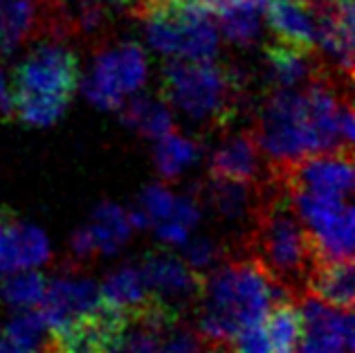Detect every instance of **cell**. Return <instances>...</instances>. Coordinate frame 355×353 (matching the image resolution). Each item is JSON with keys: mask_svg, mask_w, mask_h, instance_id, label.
Here are the masks:
<instances>
[{"mask_svg": "<svg viewBox=\"0 0 355 353\" xmlns=\"http://www.w3.org/2000/svg\"><path fill=\"white\" fill-rule=\"evenodd\" d=\"M270 166H286L317 153L302 88H275L261 104L252 126Z\"/></svg>", "mask_w": 355, "mask_h": 353, "instance_id": "7a4b0ae2", "label": "cell"}, {"mask_svg": "<svg viewBox=\"0 0 355 353\" xmlns=\"http://www.w3.org/2000/svg\"><path fill=\"white\" fill-rule=\"evenodd\" d=\"M173 193L164 184H148L139 196V209L148 218V223H157L169 216L173 205Z\"/></svg>", "mask_w": 355, "mask_h": 353, "instance_id": "4316f807", "label": "cell"}, {"mask_svg": "<svg viewBox=\"0 0 355 353\" xmlns=\"http://www.w3.org/2000/svg\"><path fill=\"white\" fill-rule=\"evenodd\" d=\"M12 216L9 212H5V209H0V243H3V234H5V223H7V218Z\"/></svg>", "mask_w": 355, "mask_h": 353, "instance_id": "1f68e13d", "label": "cell"}, {"mask_svg": "<svg viewBox=\"0 0 355 353\" xmlns=\"http://www.w3.org/2000/svg\"><path fill=\"white\" fill-rule=\"evenodd\" d=\"M86 227L90 230L99 255L119 252L130 239V232H133V225L128 221V212H124L115 203H99Z\"/></svg>", "mask_w": 355, "mask_h": 353, "instance_id": "ac0fdd59", "label": "cell"}, {"mask_svg": "<svg viewBox=\"0 0 355 353\" xmlns=\"http://www.w3.org/2000/svg\"><path fill=\"white\" fill-rule=\"evenodd\" d=\"M288 189H304L326 196L349 198L353 191V155L351 151L313 153L286 164L272 166Z\"/></svg>", "mask_w": 355, "mask_h": 353, "instance_id": "8992f818", "label": "cell"}, {"mask_svg": "<svg viewBox=\"0 0 355 353\" xmlns=\"http://www.w3.org/2000/svg\"><path fill=\"white\" fill-rule=\"evenodd\" d=\"M268 0H230L216 14L218 34L234 45H254L261 36Z\"/></svg>", "mask_w": 355, "mask_h": 353, "instance_id": "2e32d148", "label": "cell"}, {"mask_svg": "<svg viewBox=\"0 0 355 353\" xmlns=\"http://www.w3.org/2000/svg\"><path fill=\"white\" fill-rule=\"evenodd\" d=\"M12 113L30 126H52L63 117L70 99L50 95H30V92H12Z\"/></svg>", "mask_w": 355, "mask_h": 353, "instance_id": "7402d4cb", "label": "cell"}, {"mask_svg": "<svg viewBox=\"0 0 355 353\" xmlns=\"http://www.w3.org/2000/svg\"><path fill=\"white\" fill-rule=\"evenodd\" d=\"M79 83L77 54L57 39L39 43L14 70L12 92L70 99Z\"/></svg>", "mask_w": 355, "mask_h": 353, "instance_id": "277c9868", "label": "cell"}, {"mask_svg": "<svg viewBox=\"0 0 355 353\" xmlns=\"http://www.w3.org/2000/svg\"><path fill=\"white\" fill-rule=\"evenodd\" d=\"M263 182H245L209 175V180L202 184V200L223 223L239 230L241 236L245 239L261 207V200H263Z\"/></svg>", "mask_w": 355, "mask_h": 353, "instance_id": "ba28073f", "label": "cell"}, {"mask_svg": "<svg viewBox=\"0 0 355 353\" xmlns=\"http://www.w3.org/2000/svg\"><path fill=\"white\" fill-rule=\"evenodd\" d=\"M45 286L48 282L41 273L14 270V275L9 273L7 279L0 282V300L14 309H32V306H39Z\"/></svg>", "mask_w": 355, "mask_h": 353, "instance_id": "cb8c5ba5", "label": "cell"}, {"mask_svg": "<svg viewBox=\"0 0 355 353\" xmlns=\"http://www.w3.org/2000/svg\"><path fill=\"white\" fill-rule=\"evenodd\" d=\"M50 259V241L41 227L9 216L0 243V275L36 268Z\"/></svg>", "mask_w": 355, "mask_h": 353, "instance_id": "7c38bea8", "label": "cell"}, {"mask_svg": "<svg viewBox=\"0 0 355 353\" xmlns=\"http://www.w3.org/2000/svg\"><path fill=\"white\" fill-rule=\"evenodd\" d=\"M9 113H12V95H9L5 74L3 68H0V115H9Z\"/></svg>", "mask_w": 355, "mask_h": 353, "instance_id": "4dcf8cb0", "label": "cell"}, {"mask_svg": "<svg viewBox=\"0 0 355 353\" xmlns=\"http://www.w3.org/2000/svg\"><path fill=\"white\" fill-rule=\"evenodd\" d=\"M104 302L99 286L86 277H57L45 286L39 313L50 331L61 329L79 315L95 311Z\"/></svg>", "mask_w": 355, "mask_h": 353, "instance_id": "30bf717a", "label": "cell"}, {"mask_svg": "<svg viewBox=\"0 0 355 353\" xmlns=\"http://www.w3.org/2000/svg\"><path fill=\"white\" fill-rule=\"evenodd\" d=\"M155 234L162 243H169V246H182L187 239H189V230H184L182 225L178 223L164 218V221H157L155 223Z\"/></svg>", "mask_w": 355, "mask_h": 353, "instance_id": "f1b7e54d", "label": "cell"}, {"mask_svg": "<svg viewBox=\"0 0 355 353\" xmlns=\"http://www.w3.org/2000/svg\"><path fill=\"white\" fill-rule=\"evenodd\" d=\"M162 92L169 106L193 122L227 126L239 113L243 83L216 61L173 59L162 68Z\"/></svg>", "mask_w": 355, "mask_h": 353, "instance_id": "6da1fadb", "label": "cell"}, {"mask_svg": "<svg viewBox=\"0 0 355 353\" xmlns=\"http://www.w3.org/2000/svg\"><path fill=\"white\" fill-rule=\"evenodd\" d=\"M72 255L74 259H79V261H86V259H92L97 252V246H95V241H92V234H90V230L83 225L81 230H77L72 234Z\"/></svg>", "mask_w": 355, "mask_h": 353, "instance_id": "f546056e", "label": "cell"}, {"mask_svg": "<svg viewBox=\"0 0 355 353\" xmlns=\"http://www.w3.org/2000/svg\"><path fill=\"white\" fill-rule=\"evenodd\" d=\"M113 3H121V5H126V0H113Z\"/></svg>", "mask_w": 355, "mask_h": 353, "instance_id": "d6a6232c", "label": "cell"}, {"mask_svg": "<svg viewBox=\"0 0 355 353\" xmlns=\"http://www.w3.org/2000/svg\"><path fill=\"white\" fill-rule=\"evenodd\" d=\"M353 257L338 261H317L306 277V291L333 309L353 311Z\"/></svg>", "mask_w": 355, "mask_h": 353, "instance_id": "5bb4252c", "label": "cell"}, {"mask_svg": "<svg viewBox=\"0 0 355 353\" xmlns=\"http://www.w3.org/2000/svg\"><path fill=\"white\" fill-rule=\"evenodd\" d=\"M266 74L275 88H306L320 79H338L317 59V50H304L297 45L275 41L266 48Z\"/></svg>", "mask_w": 355, "mask_h": 353, "instance_id": "8fae6325", "label": "cell"}, {"mask_svg": "<svg viewBox=\"0 0 355 353\" xmlns=\"http://www.w3.org/2000/svg\"><path fill=\"white\" fill-rule=\"evenodd\" d=\"M225 252L227 248L209 236H193L182 243V261L200 275H205L209 268H216L225 259Z\"/></svg>", "mask_w": 355, "mask_h": 353, "instance_id": "d4e9b609", "label": "cell"}, {"mask_svg": "<svg viewBox=\"0 0 355 353\" xmlns=\"http://www.w3.org/2000/svg\"><path fill=\"white\" fill-rule=\"evenodd\" d=\"M101 300L119 311H139L151 302L142 270L137 266H121L110 273L99 286Z\"/></svg>", "mask_w": 355, "mask_h": 353, "instance_id": "d6986e66", "label": "cell"}, {"mask_svg": "<svg viewBox=\"0 0 355 353\" xmlns=\"http://www.w3.org/2000/svg\"><path fill=\"white\" fill-rule=\"evenodd\" d=\"M3 336L21 353H45L52 349V336L39 309H21L7 322Z\"/></svg>", "mask_w": 355, "mask_h": 353, "instance_id": "44dd1931", "label": "cell"}, {"mask_svg": "<svg viewBox=\"0 0 355 353\" xmlns=\"http://www.w3.org/2000/svg\"><path fill=\"white\" fill-rule=\"evenodd\" d=\"M139 270L148 295L175 318H184L187 313L198 309L202 297V275L191 270L180 257L166 250H153L142 259Z\"/></svg>", "mask_w": 355, "mask_h": 353, "instance_id": "5b68a950", "label": "cell"}, {"mask_svg": "<svg viewBox=\"0 0 355 353\" xmlns=\"http://www.w3.org/2000/svg\"><path fill=\"white\" fill-rule=\"evenodd\" d=\"M166 218L191 232L196 225H198V221H200V200H196L193 196H178V198H173L171 212H169V216H166Z\"/></svg>", "mask_w": 355, "mask_h": 353, "instance_id": "83f0119b", "label": "cell"}, {"mask_svg": "<svg viewBox=\"0 0 355 353\" xmlns=\"http://www.w3.org/2000/svg\"><path fill=\"white\" fill-rule=\"evenodd\" d=\"M153 157L162 178L175 180L200 157V144L182 133L169 131L155 140Z\"/></svg>", "mask_w": 355, "mask_h": 353, "instance_id": "ffe728a7", "label": "cell"}, {"mask_svg": "<svg viewBox=\"0 0 355 353\" xmlns=\"http://www.w3.org/2000/svg\"><path fill=\"white\" fill-rule=\"evenodd\" d=\"M227 345H230L232 353H275L263 322L241 327L234 336L230 338Z\"/></svg>", "mask_w": 355, "mask_h": 353, "instance_id": "484cf974", "label": "cell"}, {"mask_svg": "<svg viewBox=\"0 0 355 353\" xmlns=\"http://www.w3.org/2000/svg\"><path fill=\"white\" fill-rule=\"evenodd\" d=\"M41 0H0V50L14 52L39 30Z\"/></svg>", "mask_w": 355, "mask_h": 353, "instance_id": "e0dca14e", "label": "cell"}, {"mask_svg": "<svg viewBox=\"0 0 355 353\" xmlns=\"http://www.w3.org/2000/svg\"><path fill=\"white\" fill-rule=\"evenodd\" d=\"M45 353H54V351H52V349H50V351H45Z\"/></svg>", "mask_w": 355, "mask_h": 353, "instance_id": "836d02e7", "label": "cell"}, {"mask_svg": "<svg viewBox=\"0 0 355 353\" xmlns=\"http://www.w3.org/2000/svg\"><path fill=\"white\" fill-rule=\"evenodd\" d=\"M263 324H266L268 338L272 342L275 353H293L297 349L302 324H299V313L293 302H282V304L270 306Z\"/></svg>", "mask_w": 355, "mask_h": 353, "instance_id": "603a6c76", "label": "cell"}, {"mask_svg": "<svg viewBox=\"0 0 355 353\" xmlns=\"http://www.w3.org/2000/svg\"><path fill=\"white\" fill-rule=\"evenodd\" d=\"M263 18H268V25L275 32L277 41L304 50H315L317 25L304 0H268Z\"/></svg>", "mask_w": 355, "mask_h": 353, "instance_id": "4fadbf2b", "label": "cell"}, {"mask_svg": "<svg viewBox=\"0 0 355 353\" xmlns=\"http://www.w3.org/2000/svg\"><path fill=\"white\" fill-rule=\"evenodd\" d=\"M126 322V311L101 302L95 311L79 315L61 329L50 331L54 353H110Z\"/></svg>", "mask_w": 355, "mask_h": 353, "instance_id": "52a82bcc", "label": "cell"}, {"mask_svg": "<svg viewBox=\"0 0 355 353\" xmlns=\"http://www.w3.org/2000/svg\"><path fill=\"white\" fill-rule=\"evenodd\" d=\"M148 72L146 54L137 43H119L97 52L83 79L86 97L101 110H117L124 99L144 86Z\"/></svg>", "mask_w": 355, "mask_h": 353, "instance_id": "3957f363", "label": "cell"}, {"mask_svg": "<svg viewBox=\"0 0 355 353\" xmlns=\"http://www.w3.org/2000/svg\"><path fill=\"white\" fill-rule=\"evenodd\" d=\"M121 124L130 131L148 137V140H157L164 133L173 131V117L169 106L162 99L148 97V95H135L126 97L124 104L119 108Z\"/></svg>", "mask_w": 355, "mask_h": 353, "instance_id": "9a60e30c", "label": "cell"}, {"mask_svg": "<svg viewBox=\"0 0 355 353\" xmlns=\"http://www.w3.org/2000/svg\"><path fill=\"white\" fill-rule=\"evenodd\" d=\"M209 175L263 182L272 175V166L261 151L252 128H248V131L230 133L218 142L209 157Z\"/></svg>", "mask_w": 355, "mask_h": 353, "instance_id": "9c48e42d", "label": "cell"}]
</instances>
